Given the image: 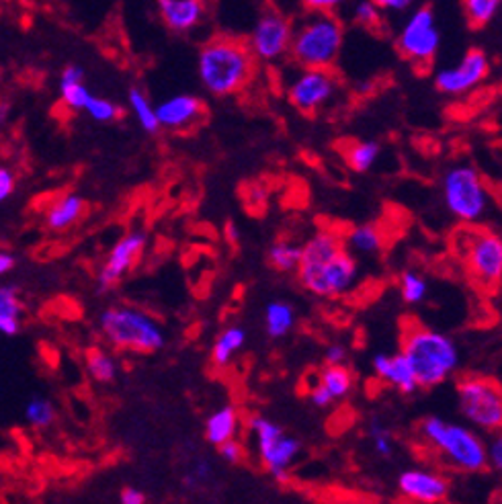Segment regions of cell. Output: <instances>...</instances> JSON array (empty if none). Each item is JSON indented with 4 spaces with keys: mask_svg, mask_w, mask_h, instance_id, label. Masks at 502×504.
I'll return each instance as SVG.
<instances>
[{
    "mask_svg": "<svg viewBox=\"0 0 502 504\" xmlns=\"http://www.w3.org/2000/svg\"><path fill=\"white\" fill-rule=\"evenodd\" d=\"M156 118H158L160 129L187 132L206 118V103L195 94H173L156 105Z\"/></svg>",
    "mask_w": 502,
    "mask_h": 504,
    "instance_id": "obj_17",
    "label": "cell"
},
{
    "mask_svg": "<svg viewBox=\"0 0 502 504\" xmlns=\"http://www.w3.org/2000/svg\"><path fill=\"white\" fill-rule=\"evenodd\" d=\"M302 258V244L294 240H277L267 252V263L279 273H294Z\"/></svg>",
    "mask_w": 502,
    "mask_h": 504,
    "instance_id": "obj_30",
    "label": "cell"
},
{
    "mask_svg": "<svg viewBox=\"0 0 502 504\" xmlns=\"http://www.w3.org/2000/svg\"><path fill=\"white\" fill-rule=\"evenodd\" d=\"M25 420L36 428H47L56 420V408L47 398L36 396L25 404Z\"/></svg>",
    "mask_w": 502,
    "mask_h": 504,
    "instance_id": "obj_33",
    "label": "cell"
},
{
    "mask_svg": "<svg viewBox=\"0 0 502 504\" xmlns=\"http://www.w3.org/2000/svg\"><path fill=\"white\" fill-rule=\"evenodd\" d=\"M212 478H214L212 463L206 461V459H199L191 467V472H189V476L185 478V484L189 488H197V486H201V484L209 482Z\"/></svg>",
    "mask_w": 502,
    "mask_h": 504,
    "instance_id": "obj_38",
    "label": "cell"
},
{
    "mask_svg": "<svg viewBox=\"0 0 502 504\" xmlns=\"http://www.w3.org/2000/svg\"><path fill=\"white\" fill-rule=\"evenodd\" d=\"M352 19H355L357 25L365 27V29H382L384 19H382V9L373 3V0H359L352 6Z\"/></svg>",
    "mask_w": 502,
    "mask_h": 504,
    "instance_id": "obj_37",
    "label": "cell"
},
{
    "mask_svg": "<svg viewBox=\"0 0 502 504\" xmlns=\"http://www.w3.org/2000/svg\"><path fill=\"white\" fill-rule=\"evenodd\" d=\"M91 94L93 93L85 86V80H60V97L72 111H83Z\"/></svg>",
    "mask_w": 502,
    "mask_h": 504,
    "instance_id": "obj_35",
    "label": "cell"
},
{
    "mask_svg": "<svg viewBox=\"0 0 502 504\" xmlns=\"http://www.w3.org/2000/svg\"><path fill=\"white\" fill-rule=\"evenodd\" d=\"M379 9L388 11V12H402L406 9H410L415 0H373Z\"/></svg>",
    "mask_w": 502,
    "mask_h": 504,
    "instance_id": "obj_45",
    "label": "cell"
},
{
    "mask_svg": "<svg viewBox=\"0 0 502 504\" xmlns=\"http://www.w3.org/2000/svg\"><path fill=\"white\" fill-rule=\"evenodd\" d=\"M379 156H382V146L376 140L365 142H352L344 150V162L352 170V173L363 175L377 165Z\"/></svg>",
    "mask_w": 502,
    "mask_h": 504,
    "instance_id": "obj_28",
    "label": "cell"
},
{
    "mask_svg": "<svg viewBox=\"0 0 502 504\" xmlns=\"http://www.w3.org/2000/svg\"><path fill=\"white\" fill-rule=\"evenodd\" d=\"M23 304L12 285H0V335L15 337L21 330Z\"/></svg>",
    "mask_w": 502,
    "mask_h": 504,
    "instance_id": "obj_26",
    "label": "cell"
},
{
    "mask_svg": "<svg viewBox=\"0 0 502 504\" xmlns=\"http://www.w3.org/2000/svg\"><path fill=\"white\" fill-rule=\"evenodd\" d=\"M85 209H86V201L77 193H66L62 197H58V199L50 206V209L45 211L47 228L53 232H64L68 228H72L74 224H78L80 217L85 215Z\"/></svg>",
    "mask_w": 502,
    "mask_h": 504,
    "instance_id": "obj_21",
    "label": "cell"
},
{
    "mask_svg": "<svg viewBox=\"0 0 502 504\" xmlns=\"http://www.w3.org/2000/svg\"><path fill=\"white\" fill-rule=\"evenodd\" d=\"M83 111L91 119L99 121V124H111V121L121 118V109L117 103H113V101L103 97H94V94H91V99L86 101Z\"/></svg>",
    "mask_w": 502,
    "mask_h": 504,
    "instance_id": "obj_36",
    "label": "cell"
},
{
    "mask_svg": "<svg viewBox=\"0 0 502 504\" xmlns=\"http://www.w3.org/2000/svg\"><path fill=\"white\" fill-rule=\"evenodd\" d=\"M310 12H332L347 0H300Z\"/></svg>",
    "mask_w": 502,
    "mask_h": 504,
    "instance_id": "obj_41",
    "label": "cell"
},
{
    "mask_svg": "<svg viewBox=\"0 0 502 504\" xmlns=\"http://www.w3.org/2000/svg\"><path fill=\"white\" fill-rule=\"evenodd\" d=\"M490 74V58L484 50L466 52L456 66L443 68L435 74V86L447 97H464L478 88Z\"/></svg>",
    "mask_w": 502,
    "mask_h": 504,
    "instance_id": "obj_15",
    "label": "cell"
},
{
    "mask_svg": "<svg viewBox=\"0 0 502 504\" xmlns=\"http://www.w3.org/2000/svg\"><path fill=\"white\" fill-rule=\"evenodd\" d=\"M294 25L275 6H267L256 19L255 29L247 39L255 58L261 62H277L289 53Z\"/></svg>",
    "mask_w": 502,
    "mask_h": 504,
    "instance_id": "obj_13",
    "label": "cell"
},
{
    "mask_svg": "<svg viewBox=\"0 0 502 504\" xmlns=\"http://www.w3.org/2000/svg\"><path fill=\"white\" fill-rule=\"evenodd\" d=\"M344 27L332 12H312L294 27L289 53L300 68H332L341 56Z\"/></svg>",
    "mask_w": 502,
    "mask_h": 504,
    "instance_id": "obj_7",
    "label": "cell"
},
{
    "mask_svg": "<svg viewBox=\"0 0 502 504\" xmlns=\"http://www.w3.org/2000/svg\"><path fill=\"white\" fill-rule=\"evenodd\" d=\"M6 113H9V107H6V105H0V124H4Z\"/></svg>",
    "mask_w": 502,
    "mask_h": 504,
    "instance_id": "obj_48",
    "label": "cell"
},
{
    "mask_svg": "<svg viewBox=\"0 0 502 504\" xmlns=\"http://www.w3.org/2000/svg\"><path fill=\"white\" fill-rule=\"evenodd\" d=\"M418 435L441 461L464 474H480L488 467L486 441L474 427L445 420L441 417H426L418 425Z\"/></svg>",
    "mask_w": 502,
    "mask_h": 504,
    "instance_id": "obj_4",
    "label": "cell"
},
{
    "mask_svg": "<svg viewBox=\"0 0 502 504\" xmlns=\"http://www.w3.org/2000/svg\"><path fill=\"white\" fill-rule=\"evenodd\" d=\"M127 105H130L135 121H138L140 127L144 129L146 134L160 132L158 118H156V107L152 105V101L148 99V94L142 91V88L138 86L130 88V93H127Z\"/></svg>",
    "mask_w": 502,
    "mask_h": 504,
    "instance_id": "obj_29",
    "label": "cell"
},
{
    "mask_svg": "<svg viewBox=\"0 0 502 504\" xmlns=\"http://www.w3.org/2000/svg\"><path fill=\"white\" fill-rule=\"evenodd\" d=\"M119 502L121 504H144L146 502V494L142 490L134 488V486H126L119 492Z\"/></svg>",
    "mask_w": 502,
    "mask_h": 504,
    "instance_id": "obj_44",
    "label": "cell"
},
{
    "mask_svg": "<svg viewBox=\"0 0 502 504\" xmlns=\"http://www.w3.org/2000/svg\"><path fill=\"white\" fill-rule=\"evenodd\" d=\"M85 365L88 376L97 384H113L119 376V363L103 346H91L85 353Z\"/></svg>",
    "mask_w": 502,
    "mask_h": 504,
    "instance_id": "obj_27",
    "label": "cell"
},
{
    "mask_svg": "<svg viewBox=\"0 0 502 504\" xmlns=\"http://www.w3.org/2000/svg\"><path fill=\"white\" fill-rule=\"evenodd\" d=\"M248 428L261 466L275 482H287L291 467L302 453V441L267 417H253L248 420Z\"/></svg>",
    "mask_w": 502,
    "mask_h": 504,
    "instance_id": "obj_9",
    "label": "cell"
},
{
    "mask_svg": "<svg viewBox=\"0 0 502 504\" xmlns=\"http://www.w3.org/2000/svg\"><path fill=\"white\" fill-rule=\"evenodd\" d=\"M240 431V414L232 404H223L209 414L206 420V441L218 447L220 443L236 439Z\"/></svg>",
    "mask_w": 502,
    "mask_h": 504,
    "instance_id": "obj_22",
    "label": "cell"
},
{
    "mask_svg": "<svg viewBox=\"0 0 502 504\" xmlns=\"http://www.w3.org/2000/svg\"><path fill=\"white\" fill-rule=\"evenodd\" d=\"M368 433H369L373 451H376L379 458L390 459L393 451H396V441H393V435L390 428L385 427L379 419H371Z\"/></svg>",
    "mask_w": 502,
    "mask_h": 504,
    "instance_id": "obj_34",
    "label": "cell"
},
{
    "mask_svg": "<svg viewBox=\"0 0 502 504\" xmlns=\"http://www.w3.org/2000/svg\"><path fill=\"white\" fill-rule=\"evenodd\" d=\"M398 490L406 500L420 504L445 502L449 496L451 482L435 469L412 467L398 476Z\"/></svg>",
    "mask_w": 502,
    "mask_h": 504,
    "instance_id": "obj_16",
    "label": "cell"
},
{
    "mask_svg": "<svg viewBox=\"0 0 502 504\" xmlns=\"http://www.w3.org/2000/svg\"><path fill=\"white\" fill-rule=\"evenodd\" d=\"M486 459L492 469H502V437L492 435V439L486 443Z\"/></svg>",
    "mask_w": 502,
    "mask_h": 504,
    "instance_id": "obj_40",
    "label": "cell"
},
{
    "mask_svg": "<svg viewBox=\"0 0 502 504\" xmlns=\"http://www.w3.org/2000/svg\"><path fill=\"white\" fill-rule=\"evenodd\" d=\"M439 47L441 31L435 11L431 6H420V9H417L406 19L402 29H400L396 37V50L412 66L426 70V68L435 62Z\"/></svg>",
    "mask_w": 502,
    "mask_h": 504,
    "instance_id": "obj_11",
    "label": "cell"
},
{
    "mask_svg": "<svg viewBox=\"0 0 502 504\" xmlns=\"http://www.w3.org/2000/svg\"><path fill=\"white\" fill-rule=\"evenodd\" d=\"M99 330L113 349L152 355L166 346V332L150 312L135 305H109L101 312Z\"/></svg>",
    "mask_w": 502,
    "mask_h": 504,
    "instance_id": "obj_5",
    "label": "cell"
},
{
    "mask_svg": "<svg viewBox=\"0 0 502 504\" xmlns=\"http://www.w3.org/2000/svg\"><path fill=\"white\" fill-rule=\"evenodd\" d=\"M461 6H464L466 21L474 29H480V27H486L497 17L500 0H461Z\"/></svg>",
    "mask_w": 502,
    "mask_h": 504,
    "instance_id": "obj_31",
    "label": "cell"
},
{
    "mask_svg": "<svg viewBox=\"0 0 502 504\" xmlns=\"http://www.w3.org/2000/svg\"><path fill=\"white\" fill-rule=\"evenodd\" d=\"M263 322H264V332H267L269 338L281 340L296 329L297 322L296 308L289 302H285V299L269 302L267 308H264Z\"/></svg>",
    "mask_w": 502,
    "mask_h": 504,
    "instance_id": "obj_24",
    "label": "cell"
},
{
    "mask_svg": "<svg viewBox=\"0 0 502 504\" xmlns=\"http://www.w3.org/2000/svg\"><path fill=\"white\" fill-rule=\"evenodd\" d=\"M218 451H220V458L226 461V463H240L244 459V447L240 445L239 439H230V441H223L218 445Z\"/></svg>",
    "mask_w": 502,
    "mask_h": 504,
    "instance_id": "obj_39",
    "label": "cell"
},
{
    "mask_svg": "<svg viewBox=\"0 0 502 504\" xmlns=\"http://www.w3.org/2000/svg\"><path fill=\"white\" fill-rule=\"evenodd\" d=\"M355 387V376L347 363L324 365L314 384H310V400L318 408H328L338 400H344Z\"/></svg>",
    "mask_w": 502,
    "mask_h": 504,
    "instance_id": "obj_18",
    "label": "cell"
},
{
    "mask_svg": "<svg viewBox=\"0 0 502 504\" xmlns=\"http://www.w3.org/2000/svg\"><path fill=\"white\" fill-rule=\"evenodd\" d=\"M371 367L385 386L393 387V390L404 394V396H412V394L418 392L415 373H412L409 361L404 359L402 353H396V355L379 353V355L373 357Z\"/></svg>",
    "mask_w": 502,
    "mask_h": 504,
    "instance_id": "obj_20",
    "label": "cell"
},
{
    "mask_svg": "<svg viewBox=\"0 0 502 504\" xmlns=\"http://www.w3.org/2000/svg\"><path fill=\"white\" fill-rule=\"evenodd\" d=\"M400 353L415 373L418 390H433L449 381L461 365L459 346L449 335L420 324L406 326Z\"/></svg>",
    "mask_w": 502,
    "mask_h": 504,
    "instance_id": "obj_3",
    "label": "cell"
},
{
    "mask_svg": "<svg viewBox=\"0 0 502 504\" xmlns=\"http://www.w3.org/2000/svg\"><path fill=\"white\" fill-rule=\"evenodd\" d=\"M400 296L410 305L423 304L426 296H429V281H426L418 271H404V273L400 275Z\"/></svg>",
    "mask_w": 502,
    "mask_h": 504,
    "instance_id": "obj_32",
    "label": "cell"
},
{
    "mask_svg": "<svg viewBox=\"0 0 502 504\" xmlns=\"http://www.w3.org/2000/svg\"><path fill=\"white\" fill-rule=\"evenodd\" d=\"M156 6L162 23L174 33L193 31L207 12V0H156Z\"/></svg>",
    "mask_w": 502,
    "mask_h": 504,
    "instance_id": "obj_19",
    "label": "cell"
},
{
    "mask_svg": "<svg viewBox=\"0 0 502 504\" xmlns=\"http://www.w3.org/2000/svg\"><path fill=\"white\" fill-rule=\"evenodd\" d=\"M338 93V78L332 68H300L289 80L287 99L296 111L314 115L322 111Z\"/></svg>",
    "mask_w": 502,
    "mask_h": 504,
    "instance_id": "obj_12",
    "label": "cell"
},
{
    "mask_svg": "<svg viewBox=\"0 0 502 504\" xmlns=\"http://www.w3.org/2000/svg\"><path fill=\"white\" fill-rule=\"evenodd\" d=\"M324 361L328 365H341L347 363V349L343 345H330L327 353H324Z\"/></svg>",
    "mask_w": 502,
    "mask_h": 504,
    "instance_id": "obj_43",
    "label": "cell"
},
{
    "mask_svg": "<svg viewBox=\"0 0 502 504\" xmlns=\"http://www.w3.org/2000/svg\"><path fill=\"white\" fill-rule=\"evenodd\" d=\"M244 345H247V330L239 324H230L220 330L212 345V363L218 370H228L234 363V359L240 355Z\"/></svg>",
    "mask_w": 502,
    "mask_h": 504,
    "instance_id": "obj_23",
    "label": "cell"
},
{
    "mask_svg": "<svg viewBox=\"0 0 502 504\" xmlns=\"http://www.w3.org/2000/svg\"><path fill=\"white\" fill-rule=\"evenodd\" d=\"M15 191V175L6 167H0V201L9 199Z\"/></svg>",
    "mask_w": 502,
    "mask_h": 504,
    "instance_id": "obj_42",
    "label": "cell"
},
{
    "mask_svg": "<svg viewBox=\"0 0 502 504\" xmlns=\"http://www.w3.org/2000/svg\"><path fill=\"white\" fill-rule=\"evenodd\" d=\"M445 209L464 226H484L494 211V195L484 176L472 165H453L441 176Z\"/></svg>",
    "mask_w": 502,
    "mask_h": 504,
    "instance_id": "obj_6",
    "label": "cell"
},
{
    "mask_svg": "<svg viewBox=\"0 0 502 504\" xmlns=\"http://www.w3.org/2000/svg\"><path fill=\"white\" fill-rule=\"evenodd\" d=\"M226 234H228V240H230V242H239V238H240V232H239V228H236V226H234V224H232V222H230V224H228V226H226Z\"/></svg>",
    "mask_w": 502,
    "mask_h": 504,
    "instance_id": "obj_47",
    "label": "cell"
},
{
    "mask_svg": "<svg viewBox=\"0 0 502 504\" xmlns=\"http://www.w3.org/2000/svg\"><path fill=\"white\" fill-rule=\"evenodd\" d=\"M459 414L482 433H497L502 427V390L492 378L467 376L457 384Z\"/></svg>",
    "mask_w": 502,
    "mask_h": 504,
    "instance_id": "obj_10",
    "label": "cell"
},
{
    "mask_svg": "<svg viewBox=\"0 0 502 504\" xmlns=\"http://www.w3.org/2000/svg\"><path fill=\"white\" fill-rule=\"evenodd\" d=\"M296 273L308 294L336 299L351 294L357 285L359 263L357 256L344 247L343 236L320 230L302 244V258Z\"/></svg>",
    "mask_w": 502,
    "mask_h": 504,
    "instance_id": "obj_1",
    "label": "cell"
},
{
    "mask_svg": "<svg viewBox=\"0 0 502 504\" xmlns=\"http://www.w3.org/2000/svg\"><path fill=\"white\" fill-rule=\"evenodd\" d=\"M148 247V234L144 230H132L121 236L107 255L105 263L101 264L97 273V289L111 291L117 288L130 271L140 263Z\"/></svg>",
    "mask_w": 502,
    "mask_h": 504,
    "instance_id": "obj_14",
    "label": "cell"
},
{
    "mask_svg": "<svg viewBox=\"0 0 502 504\" xmlns=\"http://www.w3.org/2000/svg\"><path fill=\"white\" fill-rule=\"evenodd\" d=\"M15 256L9 255V252H0V277L11 273L12 267H15Z\"/></svg>",
    "mask_w": 502,
    "mask_h": 504,
    "instance_id": "obj_46",
    "label": "cell"
},
{
    "mask_svg": "<svg viewBox=\"0 0 502 504\" xmlns=\"http://www.w3.org/2000/svg\"><path fill=\"white\" fill-rule=\"evenodd\" d=\"M253 50L247 39L215 36L201 45L197 56L199 83L214 97H232L248 86L256 72Z\"/></svg>",
    "mask_w": 502,
    "mask_h": 504,
    "instance_id": "obj_2",
    "label": "cell"
},
{
    "mask_svg": "<svg viewBox=\"0 0 502 504\" xmlns=\"http://www.w3.org/2000/svg\"><path fill=\"white\" fill-rule=\"evenodd\" d=\"M456 250L467 275L480 289H500L502 238L498 232L486 226H466L457 232Z\"/></svg>",
    "mask_w": 502,
    "mask_h": 504,
    "instance_id": "obj_8",
    "label": "cell"
},
{
    "mask_svg": "<svg viewBox=\"0 0 502 504\" xmlns=\"http://www.w3.org/2000/svg\"><path fill=\"white\" fill-rule=\"evenodd\" d=\"M344 247L355 256H371L384 248V232L373 224H359L343 236Z\"/></svg>",
    "mask_w": 502,
    "mask_h": 504,
    "instance_id": "obj_25",
    "label": "cell"
}]
</instances>
